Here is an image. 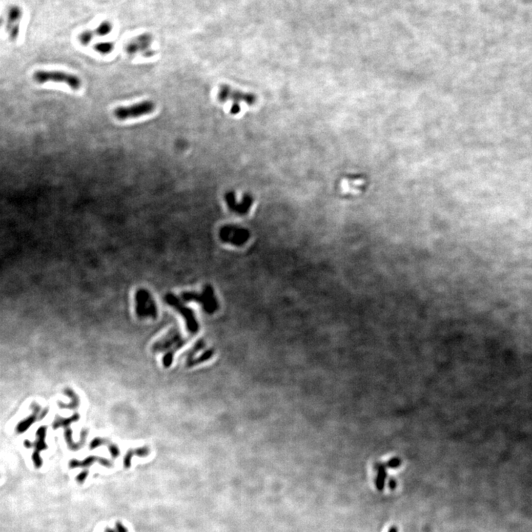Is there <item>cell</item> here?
<instances>
[{"label": "cell", "instance_id": "14", "mask_svg": "<svg viewBox=\"0 0 532 532\" xmlns=\"http://www.w3.org/2000/svg\"><path fill=\"white\" fill-rule=\"evenodd\" d=\"M96 463H99L101 465L107 467V468H112L114 466L113 462H112L110 460L106 459V458H102V457L96 456V455H90V456L87 457L82 461L76 459L70 460L69 461L68 465L70 469L87 468V467H90V466L93 465V464H96Z\"/></svg>", "mask_w": 532, "mask_h": 532}, {"label": "cell", "instance_id": "29", "mask_svg": "<svg viewBox=\"0 0 532 532\" xmlns=\"http://www.w3.org/2000/svg\"><path fill=\"white\" fill-rule=\"evenodd\" d=\"M388 532H398V528L395 526H391L389 530H388Z\"/></svg>", "mask_w": 532, "mask_h": 532}, {"label": "cell", "instance_id": "9", "mask_svg": "<svg viewBox=\"0 0 532 532\" xmlns=\"http://www.w3.org/2000/svg\"><path fill=\"white\" fill-rule=\"evenodd\" d=\"M22 11L17 5H11L8 9L5 22V30L11 41H15L20 35V25L22 20Z\"/></svg>", "mask_w": 532, "mask_h": 532}, {"label": "cell", "instance_id": "22", "mask_svg": "<svg viewBox=\"0 0 532 532\" xmlns=\"http://www.w3.org/2000/svg\"><path fill=\"white\" fill-rule=\"evenodd\" d=\"M378 469V475L376 477V488L379 491H382L385 487V479H386V471L385 467L379 465Z\"/></svg>", "mask_w": 532, "mask_h": 532}, {"label": "cell", "instance_id": "3", "mask_svg": "<svg viewBox=\"0 0 532 532\" xmlns=\"http://www.w3.org/2000/svg\"><path fill=\"white\" fill-rule=\"evenodd\" d=\"M181 300L185 303H199L203 309L208 314L215 313L219 308L218 300L215 297L214 288L210 285H206L201 294L197 292L185 291L181 294Z\"/></svg>", "mask_w": 532, "mask_h": 532}, {"label": "cell", "instance_id": "18", "mask_svg": "<svg viewBox=\"0 0 532 532\" xmlns=\"http://www.w3.org/2000/svg\"><path fill=\"white\" fill-rule=\"evenodd\" d=\"M64 393L65 394L68 398H70V403L64 404L61 402H59V408L61 409H72V410H76V409H78L79 405H80V399H79V395L73 391V389L68 388H65V389H64Z\"/></svg>", "mask_w": 532, "mask_h": 532}, {"label": "cell", "instance_id": "1", "mask_svg": "<svg viewBox=\"0 0 532 532\" xmlns=\"http://www.w3.org/2000/svg\"><path fill=\"white\" fill-rule=\"evenodd\" d=\"M186 343L179 329L173 327L166 335L158 339L152 346L153 353H164L162 362L165 368H169L173 362L175 353Z\"/></svg>", "mask_w": 532, "mask_h": 532}, {"label": "cell", "instance_id": "11", "mask_svg": "<svg viewBox=\"0 0 532 532\" xmlns=\"http://www.w3.org/2000/svg\"><path fill=\"white\" fill-rule=\"evenodd\" d=\"M225 202L230 211L235 213L239 215H246L248 214L252 205L254 199L250 195H245L243 198L242 202L237 203L236 200L235 194L233 192H228L225 195Z\"/></svg>", "mask_w": 532, "mask_h": 532}, {"label": "cell", "instance_id": "13", "mask_svg": "<svg viewBox=\"0 0 532 532\" xmlns=\"http://www.w3.org/2000/svg\"><path fill=\"white\" fill-rule=\"evenodd\" d=\"M113 25L110 21H104L99 24V27L93 31H86L82 33L79 37V42L83 45H87L96 37H104L113 31Z\"/></svg>", "mask_w": 532, "mask_h": 532}, {"label": "cell", "instance_id": "16", "mask_svg": "<svg viewBox=\"0 0 532 532\" xmlns=\"http://www.w3.org/2000/svg\"><path fill=\"white\" fill-rule=\"evenodd\" d=\"M102 446H106V447H108V450L112 458H117L118 457L120 456L121 452L119 447L116 444L111 442L110 440L106 439V438L96 437L94 439L92 440L90 445H89V448H90V450H93L98 448V447H102Z\"/></svg>", "mask_w": 532, "mask_h": 532}, {"label": "cell", "instance_id": "5", "mask_svg": "<svg viewBox=\"0 0 532 532\" xmlns=\"http://www.w3.org/2000/svg\"><path fill=\"white\" fill-rule=\"evenodd\" d=\"M135 300L136 313L138 317L140 319H155L158 316V307L149 290L145 288L139 289L135 295Z\"/></svg>", "mask_w": 532, "mask_h": 532}, {"label": "cell", "instance_id": "23", "mask_svg": "<svg viewBox=\"0 0 532 532\" xmlns=\"http://www.w3.org/2000/svg\"><path fill=\"white\" fill-rule=\"evenodd\" d=\"M213 356H214V350L213 349H208V350L204 351L199 357L192 361L188 367H192L194 365H199V364L203 363V362H206V361L209 360Z\"/></svg>", "mask_w": 532, "mask_h": 532}, {"label": "cell", "instance_id": "15", "mask_svg": "<svg viewBox=\"0 0 532 532\" xmlns=\"http://www.w3.org/2000/svg\"><path fill=\"white\" fill-rule=\"evenodd\" d=\"M64 440H65L66 443H67V447L72 451H78V450H81L85 444L86 439H87V434H88V431L87 430H82L81 432V437H80V440L79 442H75L73 439V431L69 427H65L64 428Z\"/></svg>", "mask_w": 532, "mask_h": 532}, {"label": "cell", "instance_id": "27", "mask_svg": "<svg viewBox=\"0 0 532 532\" xmlns=\"http://www.w3.org/2000/svg\"><path fill=\"white\" fill-rule=\"evenodd\" d=\"M116 526V532H128L127 529L120 522H117Z\"/></svg>", "mask_w": 532, "mask_h": 532}, {"label": "cell", "instance_id": "6", "mask_svg": "<svg viewBox=\"0 0 532 532\" xmlns=\"http://www.w3.org/2000/svg\"><path fill=\"white\" fill-rule=\"evenodd\" d=\"M164 300L166 304L173 307L184 318L185 326L189 333L192 334L198 333L199 330V324L197 321L195 313L192 309L185 306L183 300H180L175 294H171V293L165 296Z\"/></svg>", "mask_w": 532, "mask_h": 532}, {"label": "cell", "instance_id": "26", "mask_svg": "<svg viewBox=\"0 0 532 532\" xmlns=\"http://www.w3.org/2000/svg\"><path fill=\"white\" fill-rule=\"evenodd\" d=\"M400 465V461L398 458H395V459L391 460L389 463H388V466L391 468H397L398 466Z\"/></svg>", "mask_w": 532, "mask_h": 532}, {"label": "cell", "instance_id": "4", "mask_svg": "<svg viewBox=\"0 0 532 532\" xmlns=\"http://www.w3.org/2000/svg\"><path fill=\"white\" fill-rule=\"evenodd\" d=\"M155 110V103L150 100H145L130 106H118L113 111L116 119L119 121L136 119L153 113Z\"/></svg>", "mask_w": 532, "mask_h": 532}, {"label": "cell", "instance_id": "20", "mask_svg": "<svg viewBox=\"0 0 532 532\" xmlns=\"http://www.w3.org/2000/svg\"><path fill=\"white\" fill-rule=\"evenodd\" d=\"M362 181L359 180V181H346L344 180L342 181V184H341V187H342V191L345 193H357L359 192V189L358 186L362 185Z\"/></svg>", "mask_w": 532, "mask_h": 532}, {"label": "cell", "instance_id": "2", "mask_svg": "<svg viewBox=\"0 0 532 532\" xmlns=\"http://www.w3.org/2000/svg\"><path fill=\"white\" fill-rule=\"evenodd\" d=\"M33 79L38 84L50 82L62 83L73 90H79L82 87V80L79 76L58 70H37L33 75Z\"/></svg>", "mask_w": 532, "mask_h": 532}, {"label": "cell", "instance_id": "24", "mask_svg": "<svg viewBox=\"0 0 532 532\" xmlns=\"http://www.w3.org/2000/svg\"><path fill=\"white\" fill-rule=\"evenodd\" d=\"M89 471L87 470H84L82 472L79 473L77 476H76V480L79 484H83L84 481H86L87 476H88Z\"/></svg>", "mask_w": 532, "mask_h": 532}, {"label": "cell", "instance_id": "25", "mask_svg": "<svg viewBox=\"0 0 532 532\" xmlns=\"http://www.w3.org/2000/svg\"><path fill=\"white\" fill-rule=\"evenodd\" d=\"M241 106H240V104H239V103H233L232 106H231V109H230V113H231V114L233 115H237L240 112H241Z\"/></svg>", "mask_w": 532, "mask_h": 532}, {"label": "cell", "instance_id": "17", "mask_svg": "<svg viewBox=\"0 0 532 532\" xmlns=\"http://www.w3.org/2000/svg\"><path fill=\"white\" fill-rule=\"evenodd\" d=\"M149 454H150V450L146 446L136 449H129L126 451V455L123 458V467L125 469L130 468L131 465H132L131 461H132L133 457L138 456L141 457V458H145V457H147Z\"/></svg>", "mask_w": 532, "mask_h": 532}, {"label": "cell", "instance_id": "10", "mask_svg": "<svg viewBox=\"0 0 532 532\" xmlns=\"http://www.w3.org/2000/svg\"><path fill=\"white\" fill-rule=\"evenodd\" d=\"M31 408L33 411L32 414L24 418V419L21 420L17 424V427H16V432L17 433H24L25 431L28 430L31 428V425H33L34 423L38 421H41L48 413V408H42L39 404L36 403V402L31 404Z\"/></svg>", "mask_w": 532, "mask_h": 532}, {"label": "cell", "instance_id": "19", "mask_svg": "<svg viewBox=\"0 0 532 532\" xmlns=\"http://www.w3.org/2000/svg\"><path fill=\"white\" fill-rule=\"evenodd\" d=\"M80 419V415L78 412H75L72 416L69 418H62L60 415H57L55 419L52 424V428L53 430H57L59 428H64L69 427L73 423L77 422Z\"/></svg>", "mask_w": 532, "mask_h": 532}, {"label": "cell", "instance_id": "30", "mask_svg": "<svg viewBox=\"0 0 532 532\" xmlns=\"http://www.w3.org/2000/svg\"><path fill=\"white\" fill-rule=\"evenodd\" d=\"M105 532H116V531L113 530V529H106V530H105Z\"/></svg>", "mask_w": 532, "mask_h": 532}, {"label": "cell", "instance_id": "28", "mask_svg": "<svg viewBox=\"0 0 532 532\" xmlns=\"http://www.w3.org/2000/svg\"><path fill=\"white\" fill-rule=\"evenodd\" d=\"M389 487L391 490H394L396 487V482L393 479H391L389 482Z\"/></svg>", "mask_w": 532, "mask_h": 532}, {"label": "cell", "instance_id": "12", "mask_svg": "<svg viewBox=\"0 0 532 532\" xmlns=\"http://www.w3.org/2000/svg\"><path fill=\"white\" fill-rule=\"evenodd\" d=\"M46 434H47V427L41 426L37 430L36 432V441L33 443V447H34V451L33 452L32 460L34 467L37 469H40L42 466L43 461L40 457V452L41 451L47 450L48 448L45 442Z\"/></svg>", "mask_w": 532, "mask_h": 532}, {"label": "cell", "instance_id": "21", "mask_svg": "<svg viewBox=\"0 0 532 532\" xmlns=\"http://www.w3.org/2000/svg\"><path fill=\"white\" fill-rule=\"evenodd\" d=\"M93 48L96 51L101 53L102 55H106V54H109V53L113 51V49H114V43L111 42V41L97 43L96 45L93 46Z\"/></svg>", "mask_w": 532, "mask_h": 532}, {"label": "cell", "instance_id": "7", "mask_svg": "<svg viewBox=\"0 0 532 532\" xmlns=\"http://www.w3.org/2000/svg\"><path fill=\"white\" fill-rule=\"evenodd\" d=\"M249 231L244 227L234 224H227L221 227L219 237L224 244H231L234 246H242L249 240Z\"/></svg>", "mask_w": 532, "mask_h": 532}, {"label": "cell", "instance_id": "8", "mask_svg": "<svg viewBox=\"0 0 532 532\" xmlns=\"http://www.w3.org/2000/svg\"><path fill=\"white\" fill-rule=\"evenodd\" d=\"M217 98L221 103H225L228 101L232 100V102H234V103L244 102L248 105H254L257 102V96L254 93L235 90L227 84H221L220 86Z\"/></svg>", "mask_w": 532, "mask_h": 532}]
</instances>
